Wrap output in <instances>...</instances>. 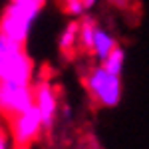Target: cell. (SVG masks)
<instances>
[{
  "label": "cell",
  "instance_id": "1",
  "mask_svg": "<svg viewBox=\"0 0 149 149\" xmlns=\"http://www.w3.org/2000/svg\"><path fill=\"white\" fill-rule=\"evenodd\" d=\"M44 4L42 0H10L0 18V34L24 44Z\"/></svg>",
  "mask_w": 149,
  "mask_h": 149
},
{
  "label": "cell",
  "instance_id": "2",
  "mask_svg": "<svg viewBox=\"0 0 149 149\" xmlns=\"http://www.w3.org/2000/svg\"><path fill=\"white\" fill-rule=\"evenodd\" d=\"M32 60L24 52V44L0 34V81H32Z\"/></svg>",
  "mask_w": 149,
  "mask_h": 149
},
{
  "label": "cell",
  "instance_id": "3",
  "mask_svg": "<svg viewBox=\"0 0 149 149\" xmlns=\"http://www.w3.org/2000/svg\"><path fill=\"white\" fill-rule=\"evenodd\" d=\"M84 86L90 97L102 107H113L121 100V78L103 66H93L88 70Z\"/></svg>",
  "mask_w": 149,
  "mask_h": 149
},
{
  "label": "cell",
  "instance_id": "4",
  "mask_svg": "<svg viewBox=\"0 0 149 149\" xmlns=\"http://www.w3.org/2000/svg\"><path fill=\"white\" fill-rule=\"evenodd\" d=\"M32 105H34V88H32V84L0 81V111L8 119L26 111Z\"/></svg>",
  "mask_w": 149,
  "mask_h": 149
},
{
  "label": "cell",
  "instance_id": "5",
  "mask_svg": "<svg viewBox=\"0 0 149 149\" xmlns=\"http://www.w3.org/2000/svg\"><path fill=\"white\" fill-rule=\"evenodd\" d=\"M42 129H44V123H42V117H40V111L36 105L28 107L26 111L14 115L10 119L12 139H14V145L18 149H26L40 135Z\"/></svg>",
  "mask_w": 149,
  "mask_h": 149
},
{
  "label": "cell",
  "instance_id": "6",
  "mask_svg": "<svg viewBox=\"0 0 149 149\" xmlns=\"http://www.w3.org/2000/svg\"><path fill=\"white\" fill-rule=\"evenodd\" d=\"M34 105L40 111L44 127H50L54 117H56V109H58V95L50 81H40L34 88Z\"/></svg>",
  "mask_w": 149,
  "mask_h": 149
},
{
  "label": "cell",
  "instance_id": "7",
  "mask_svg": "<svg viewBox=\"0 0 149 149\" xmlns=\"http://www.w3.org/2000/svg\"><path fill=\"white\" fill-rule=\"evenodd\" d=\"M115 46H117V42H115L113 36L109 34V32H105V30H102V28H97L95 38H93V48H92V52L95 54V58L105 60V58L113 52Z\"/></svg>",
  "mask_w": 149,
  "mask_h": 149
},
{
  "label": "cell",
  "instance_id": "8",
  "mask_svg": "<svg viewBox=\"0 0 149 149\" xmlns=\"http://www.w3.org/2000/svg\"><path fill=\"white\" fill-rule=\"evenodd\" d=\"M80 44V24L78 22H70L64 32L60 36V50L64 54H70L74 48Z\"/></svg>",
  "mask_w": 149,
  "mask_h": 149
},
{
  "label": "cell",
  "instance_id": "9",
  "mask_svg": "<svg viewBox=\"0 0 149 149\" xmlns=\"http://www.w3.org/2000/svg\"><path fill=\"white\" fill-rule=\"evenodd\" d=\"M80 24V46L86 50V52H92L93 48V38H95V32H97V24L93 18L86 16Z\"/></svg>",
  "mask_w": 149,
  "mask_h": 149
},
{
  "label": "cell",
  "instance_id": "10",
  "mask_svg": "<svg viewBox=\"0 0 149 149\" xmlns=\"http://www.w3.org/2000/svg\"><path fill=\"white\" fill-rule=\"evenodd\" d=\"M123 64H125V52H123V48H119V46H115L113 52L105 58V60H102V66H103V68L109 70L111 74H117V76H121Z\"/></svg>",
  "mask_w": 149,
  "mask_h": 149
},
{
  "label": "cell",
  "instance_id": "11",
  "mask_svg": "<svg viewBox=\"0 0 149 149\" xmlns=\"http://www.w3.org/2000/svg\"><path fill=\"white\" fill-rule=\"evenodd\" d=\"M0 149H8V139H6V133L0 129Z\"/></svg>",
  "mask_w": 149,
  "mask_h": 149
},
{
  "label": "cell",
  "instance_id": "12",
  "mask_svg": "<svg viewBox=\"0 0 149 149\" xmlns=\"http://www.w3.org/2000/svg\"><path fill=\"white\" fill-rule=\"evenodd\" d=\"M81 2H84V8L88 10V8H92V6L95 4V2H97V0H81Z\"/></svg>",
  "mask_w": 149,
  "mask_h": 149
},
{
  "label": "cell",
  "instance_id": "13",
  "mask_svg": "<svg viewBox=\"0 0 149 149\" xmlns=\"http://www.w3.org/2000/svg\"><path fill=\"white\" fill-rule=\"evenodd\" d=\"M109 2H111V4H115V6H121V8L127 4V0H109Z\"/></svg>",
  "mask_w": 149,
  "mask_h": 149
},
{
  "label": "cell",
  "instance_id": "14",
  "mask_svg": "<svg viewBox=\"0 0 149 149\" xmlns=\"http://www.w3.org/2000/svg\"><path fill=\"white\" fill-rule=\"evenodd\" d=\"M62 2H64V4H66V2H70V0H62Z\"/></svg>",
  "mask_w": 149,
  "mask_h": 149
}]
</instances>
